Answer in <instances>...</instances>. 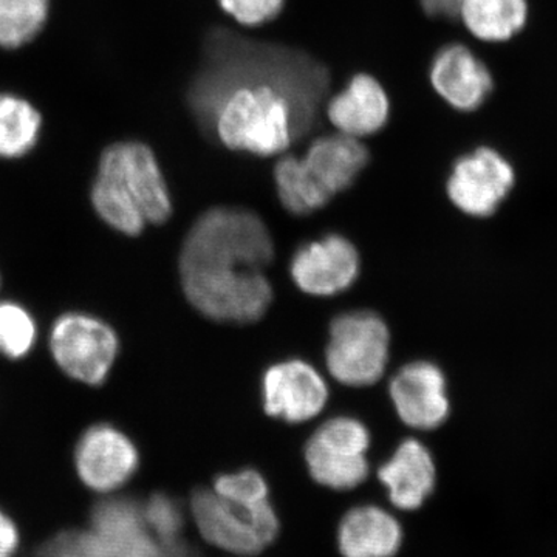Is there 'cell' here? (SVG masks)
Masks as SVG:
<instances>
[{"instance_id":"83f0119b","label":"cell","mask_w":557,"mask_h":557,"mask_svg":"<svg viewBox=\"0 0 557 557\" xmlns=\"http://www.w3.org/2000/svg\"><path fill=\"white\" fill-rule=\"evenodd\" d=\"M421 7L429 16L445 17V20H457L463 0H420Z\"/></svg>"},{"instance_id":"484cf974","label":"cell","mask_w":557,"mask_h":557,"mask_svg":"<svg viewBox=\"0 0 557 557\" xmlns=\"http://www.w3.org/2000/svg\"><path fill=\"white\" fill-rule=\"evenodd\" d=\"M220 7L244 25L265 24L281 13L285 0H219Z\"/></svg>"},{"instance_id":"ffe728a7","label":"cell","mask_w":557,"mask_h":557,"mask_svg":"<svg viewBox=\"0 0 557 557\" xmlns=\"http://www.w3.org/2000/svg\"><path fill=\"white\" fill-rule=\"evenodd\" d=\"M40 115L30 102L14 95H0V157L17 159L35 148Z\"/></svg>"},{"instance_id":"7a4b0ae2","label":"cell","mask_w":557,"mask_h":557,"mask_svg":"<svg viewBox=\"0 0 557 557\" xmlns=\"http://www.w3.org/2000/svg\"><path fill=\"white\" fill-rule=\"evenodd\" d=\"M273 239L255 212L215 208L190 228L180 255V276L194 309L219 322L248 324L270 309L273 289L263 269Z\"/></svg>"},{"instance_id":"6da1fadb","label":"cell","mask_w":557,"mask_h":557,"mask_svg":"<svg viewBox=\"0 0 557 557\" xmlns=\"http://www.w3.org/2000/svg\"><path fill=\"white\" fill-rule=\"evenodd\" d=\"M329 89V70L306 51L215 28L188 100L223 146L270 157L313 129Z\"/></svg>"},{"instance_id":"5bb4252c","label":"cell","mask_w":557,"mask_h":557,"mask_svg":"<svg viewBox=\"0 0 557 557\" xmlns=\"http://www.w3.org/2000/svg\"><path fill=\"white\" fill-rule=\"evenodd\" d=\"M380 480L387 486L392 504L399 509H417L431 496L435 486V465L426 446L406 440L386 465Z\"/></svg>"},{"instance_id":"5b68a950","label":"cell","mask_w":557,"mask_h":557,"mask_svg":"<svg viewBox=\"0 0 557 557\" xmlns=\"http://www.w3.org/2000/svg\"><path fill=\"white\" fill-rule=\"evenodd\" d=\"M50 350L62 372L89 386H101L119 355L120 341L100 318L65 313L51 329Z\"/></svg>"},{"instance_id":"4fadbf2b","label":"cell","mask_w":557,"mask_h":557,"mask_svg":"<svg viewBox=\"0 0 557 557\" xmlns=\"http://www.w3.org/2000/svg\"><path fill=\"white\" fill-rule=\"evenodd\" d=\"M391 398L408 426L431 431L449 416L446 379L437 366L416 361L405 366L391 381Z\"/></svg>"},{"instance_id":"277c9868","label":"cell","mask_w":557,"mask_h":557,"mask_svg":"<svg viewBox=\"0 0 557 557\" xmlns=\"http://www.w3.org/2000/svg\"><path fill=\"white\" fill-rule=\"evenodd\" d=\"M190 515L205 541L236 555H258L278 533L277 516L269 500L242 507L214 491L199 490L190 497Z\"/></svg>"},{"instance_id":"7c38bea8","label":"cell","mask_w":557,"mask_h":557,"mask_svg":"<svg viewBox=\"0 0 557 557\" xmlns=\"http://www.w3.org/2000/svg\"><path fill=\"white\" fill-rule=\"evenodd\" d=\"M429 75L440 97L460 112H475L496 90L494 73L463 44L443 47Z\"/></svg>"},{"instance_id":"4316f807","label":"cell","mask_w":557,"mask_h":557,"mask_svg":"<svg viewBox=\"0 0 557 557\" xmlns=\"http://www.w3.org/2000/svg\"><path fill=\"white\" fill-rule=\"evenodd\" d=\"M20 547V528L14 519L0 508V557H16Z\"/></svg>"},{"instance_id":"603a6c76","label":"cell","mask_w":557,"mask_h":557,"mask_svg":"<svg viewBox=\"0 0 557 557\" xmlns=\"http://www.w3.org/2000/svg\"><path fill=\"white\" fill-rule=\"evenodd\" d=\"M38 329L30 311L16 302H0V355L9 359L27 357L36 344Z\"/></svg>"},{"instance_id":"d6986e66","label":"cell","mask_w":557,"mask_h":557,"mask_svg":"<svg viewBox=\"0 0 557 557\" xmlns=\"http://www.w3.org/2000/svg\"><path fill=\"white\" fill-rule=\"evenodd\" d=\"M278 199L288 212L306 215L329 203L332 196L319 185L302 159L284 157L274 168Z\"/></svg>"},{"instance_id":"9c48e42d","label":"cell","mask_w":557,"mask_h":557,"mask_svg":"<svg viewBox=\"0 0 557 557\" xmlns=\"http://www.w3.org/2000/svg\"><path fill=\"white\" fill-rule=\"evenodd\" d=\"M139 467L137 446L112 424L87 429L75 448V471L84 486L110 494L126 485Z\"/></svg>"},{"instance_id":"7402d4cb","label":"cell","mask_w":557,"mask_h":557,"mask_svg":"<svg viewBox=\"0 0 557 557\" xmlns=\"http://www.w3.org/2000/svg\"><path fill=\"white\" fill-rule=\"evenodd\" d=\"M47 16L49 0H0V46H24L38 35Z\"/></svg>"},{"instance_id":"ac0fdd59","label":"cell","mask_w":557,"mask_h":557,"mask_svg":"<svg viewBox=\"0 0 557 557\" xmlns=\"http://www.w3.org/2000/svg\"><path fill=\"white\" fill-rule=\"evenodd\" d=\"M458 17L475 39L505 44L523 32L530 20L528 0H463Z\"/></svg>"},{"instance_id":"30bf717a","label":"cell","mask_w":557,"mask_h":557,"mask_svg":"<svg viewBox=\"0 0 557 557\" xmlns=\"http://www.w3.org/2000/svg\"><path fill=\"white\" fill-rule=\"evenodd\" d=\"M358 274L357 248L338 234L304 245L292 260L293 281L307 295H338L354 285Z\"/></svg>"},{"instance_id":"52a82bcc","label":"cell","mask_w":557,"mask_h":557,"mask_svg":"<svg viewBox=\"0 0 557 557\" xmlns=\"http://www.w3.org/2000/svg\"><path fill=\"white\" fill-rule=\"evenodd\" d=\"M518 183L515 164L500 150L480 146L454 163L448 180L450 201L471 218L496 214Z\"/></svg>"},{"instance_id":"e0dca14e","label":"cell","mask_w":557,"mask_h":557,"mask_svg":"<svg viewBox=\"0 0 557 557\" xmlns=\"http://www.w3.org/2000/svg\"><path fill=\"white\" fill-rule=\"evenodd\" d=\"M319 185L330 196L354 185L369 163V150L350 135H329L317 139L302 159Z\"/></svg>"},{"instance_id":"44dd1931","label":"cell","mask_w":557,"mask_h":557,"mask_svg":"<svg viewBox=\"0 0 557 557\" xmlns=\"http://www.w3.org/2000/svg\"><path fill=\"white\" fill-rule=\"evenodd\" d=\"M95 211L109 226L126 236H138L148 225L145 215L113 180L98 174L91 188Z\"/></svg>"},{"instance_id":"2e32d148","label":"cell","mask_w":557,"mask_h":557,"mask_svg":"<svg viewBox=\"0 0 557 557\" xmlns=\"http://www.w3.org/2000/svg\"><path fill=\"white\" fill-rule=\"evenodd\" d=\"M401 537L397 519L372 505L350 509L338 531L344 557H394L401 545Z\"/></svg>"},{"instance_id":"8992f818","label":"cell","mask_w":557,"mask_h":557,"mask_svg":"<svg viewBox=\"0 0 557 557\" xmlns=\"http://www.w3.org/2000/svg\"><path fill=\"white\" fill-rule=\"evenodd\" d=\"M368 428L350 417L332 418L314 432L306 446L311 478L319 485L346 491L368 479Z\"/></svg>"},{"instance_id":"d4e9b609","label":"cell","mask_w":557,"mask_h":557,"mask_svg":"<svg viewBox=\"0 0 557 557\" xmlns=\"http://www.w3.org/2000/svg\"><path fill=\"white\" fill-rule=\"evenodd\" d=\"M212 491L231 504L242 507H256L269 500V486L265 480L252 469H245L237 474L220 475Z\"/></svg>"},{"instance_id":"cb8c5ba5","label":"cell","mask_w":557,"mask_h":557,"mask_svg":"<svg viewBox=\"0 0 557 557\" xmlns=\"http://www.w3.org/2000/svg\"><path fill=\"white\" fill-rule=\"evenodd\" d=\"M141 509L146 525L161 544H178V536L183 528V515L174 498L168 494L156 493L145 504H141Z\"/></svg>"},{"instance_id":"3957f363","label":"cell","mask_w":557,"mask_h":557,"mask_svg":"<svg viewBox=\"0 0 557 557\" xmlns=\"http://www.w3.org/2000/svg\"><path fill=\"white\" fill-rule=\"evenodd\" d=\"M391 335L372 311H350L333 319L325 350L329 372L346 386H372L383 376Z\"/></svg>"},{"instance_id":"8fae6325","label":"cell","mask_w":557,"mask_h":557,"mask_svg":"<svg viewBox=\"0 0 557 557\" xmlns=\"http://www.w3.org/2000/svg\"><path fill=\"white\" fill-rule=\"evenodd\" d=\"M265 410L288 423H304L321 413L329 388L318 370L300 359L278 362L263 376Z\"/></svg>"},{"instance_id":"9a60e30c","label":"cell","mask_w":557,"mask_h":557,"mask_svg":"<svg viewBox=\"0 0 557 557\" xmlns=\"http://www.w3.org/2000/svg\"><path fill=\"white\" fill-rule=\"evenodd\" d=\"M327 113L343 134L355 138L375 134L387 123L386 91L379 81L361 73L330 101Z\"/></svg>"},{"instance_id":"ba28073f","label":"cell","mask_w":557,"mask_h":557,"mask_svg":"<svg viewBox=\"0 0 557 557\" xmlns=\"http://www.w3.org/2000/svg\"><path fill=\"white\" fill-rule=\"evenodd\" d=\"M100 175L109 177L139 208L146 222L161 225L170 219V190L156 156L139 143H120L102 153Z\"/></svg>"}]
</instances>
